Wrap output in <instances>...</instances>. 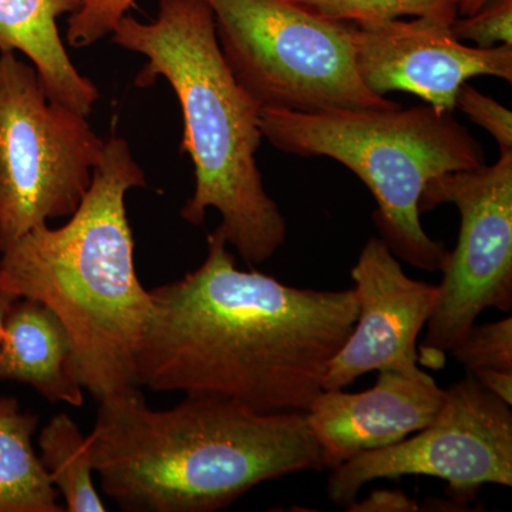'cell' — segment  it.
<instances>
[{"instance_id":"obj_1","label":"cell","mask_w":512,"mask_h":512,"mask_svg":"<svg viewBox=\"0 0 512 512\" xmlns=\"http://www.w3.org/2000/svg\"><path fill=\"white\" fill-rule=\"evenodd\" d=\"M195 271L150 289L138 387L306 413L357 319L355 291H320L241 271L220 229Z\"/></svg>"},{"instance_id":"obj_2","label":"cell","mask_w":512,"mask_h":512,"mask_svg":"<svg viewBox=\"0 0 512 512\" xmlns=\"http://www.w3.org/2000/svg\"><path fill=\"white\" fill-rule=\"evenodd\" d=\"M99 403L94 471L124 511H220L258 485L325 468L306 413H259L210 396L154 410L140 387Z\"/></svg>"},{"instance_id":"obj_3","label":"cell","mask_w":512,"mask_h":512,"mask_svg":"<svg viewBox=\"0 0 512 512\" xmlns=\"http://www.w3.org/2000/svg\"><path fill=\"white\" fill-rule=\"evenodd\" d=\"M146 185L127 141L110 138L70 220L33 228L0 252V285L45 303L62 320L80 383L99 402L138 387L151 295L136 274L126 195Z\"/></svg>"},{"instance_id":"obj_4","label":"cell","mask_w":512,"mask_h":512,"mask_svg":"<svg viewBox=\"0 0 512 512\" xmlns=\"http://www.w3.org/2000/svg\"><path fill=\"white\" fill-rule=\"evenodd\" d=\"M113 42L147 59L136 84L163 77L180 101L181 151L191 157L195 190L181 217L202 225L208 210L218 229L248 265L271 259L286 241L281 208L266 192L256 153L261 147V106L239 84L222 55L212 10L204 0H160L156 19L127 15Z\"/></svg>"},{"instance_id":"obj_5","label":"cell","mask_w":512,"mask_h":512,"mask_svg":"<svg viewBox=\"0 0 512 512\" xmlns=\"http://www.w3.org/2000/svg\"><path fill=\"white\" fill-rule=\"evenodd\" d=\"M261 130L284 153L349 168L375 197L373 218L390 251L421 271H441L447 249L421 227V194L441 174L485 164L483 147L453 111L429 104L315 113L265 107Z\"/></svg>"},{"instance_id":"obj_6","label":"cell","mask_w":512,"mask_h":512,"mask_svg":"<svg viewBox=\"0 0 512 512\" xmlns=\"http://www.w3.org/2000/svg\"><path fill=\"white\" fill-rule=\"evenodd\" d=\"M222 55L261 109L394 110L357 72L355 23L319 18L289 0H204Z\"/></svg>"},{"instance_id":"obj_7","label":"cell","mask_w":512,"mask_h":512,"mask_svg":"<svg viewBox=\"0 0 512 512\" xmlns=\"http://www.w3.org/2000/svg\"><path fill=\"white\" fill-rule=\"evenodd\" d=\"M106 141L47 94L35 67L0 52V252L82 204Z\"/></svg>"},{"instance_id":"obj_8","label":"cell","mask_w":512,"mask_h":512,"mask_svg":"<svg viewBox=\"0 0 512 512\" xmlns=\"http://www.w3.org/2000/svg\"><path fill=\"white\" fill-rule=\"evenodd\" d=\"M456 205L460 234L441 266L439 299L427 323L420 360L444 362L488 308H512V151L497 163L441 174L427 183L420 214Z\"/></svg>"},{"instance_id":"obj_9","label":"cell","mask_w":512,"mask_h":512,"mask_svg":"<svg viewBox=\"0 0 512 512\" xmlns=\"http://www.w3.org/2000/svg\"><path fill=\"white\" fill-rule=\"evenodd\" d=\"M332 470L329 498L346 510L366 484L404 476L440 478L457 503H470L484 485H512L511 404L467 373L446 390L443 409L426 429Z\"/></svg>"},{"instance_id":"obj_10","label":"cell","mask_w":512,"mask_h":512,"mask_svg":"<svg viewBox=\"0 0 512 512\" xmlns=\"http://www.w3.org/2000/svg\"><path fill=\"white\" fill-rule=\"evenodd\" d=\"M451 23L433 18L359 23L353 46L360 79L372 92H404L440 111H454L468 79L493 76L512 82V46H467Z\"/></svg>"},{"instance_id":"obj_11","label":"cell","mask_w":512,"mask_h":512,"mask_svg":"<svg viewBox=\"0 0 512 512\" xmlns=\"http://www.w3.org/2000/svg\"><path fill=\"white\" fill-rule=\"evenodd\" d=\"M355 328L330 360L323 390L345 389L380 370L420 373L417 339L436 308L439 286L410 278L382 238L366 242L352 271Z\"/></svg>"},{"instance_id":"obj_12","label":"cell","mask_w":512,"mask_h":512,"mask_svg":"<svg viewBox=\"0 0 512 512\" xmlns=\"http://www.w3.org/2000/svg\"><path fill=\"white\" fill-rule=\"evenodd\" d=\"M446 400L429 373L380 370L373 389L346 393L323 390L306 412L323 466L335 468L366 451L400 443L426 429Z\"/></svg>"},{"instance_id":"obj_13","label":"cell","mask_w":512,"mask_h":512,"mask_svg":"<svg viewBox=\"0 0 512 512\" xmlns=\"http://www.w3.org/2000/svg\"><path fill=\"white\" fill-rule=\"evenodd\" d=\"M0 380L28 384L50 403L83 406L72 339L45 303L19 298L10 306L0 340Z\"/></svg>"},{"instance_id":"obj_14","label":"cell","mask_w":512,"mask_h":512,"mask_svg":"<svg viewBox=\"0 0 512 512\" xmlns=\"http://www.w3.org/2000/svg\"><path fill=\"white\" fill-rule=\"evenodd\" d=\"M79 6L80 0H0V52L28 57L47 94L87 117L99 89L76 69L57 28V20Z\"/></svg>"},{"instance_id":"obj_15","label":"cell","mask_w":512,"mask_h":512,"mask_svg":"<svg viewBox=\"0 0 512 512\" xmlns=\"http://www.w3.org/2000/svg\"><path fill=\"white\" fill-rule=\"evenodd\" d=\"M37 424L18 400L0 397V512L64 511L33 448Z\"/></svg>"},{"instance_id":"obj_16","label":"cell","mask_w":512,"mask_h":512,"mask_svg":"<svg viewBox=\"0 0 512 512\" xmlns=\"http://www.w3.org/2000/svg\"><path fill=\"white\" fill-rule=\"evenodd\" d=\"M40 461L63 498L64 511L104 512L106 504L94 485L90 437L84 436L69 414L53 417L37 437Z\"/></svg>"},{"instance_id":"obj_17","label":"cell","mask_w":512,"mask_h":512,"mask_svg":"<svg viewBox=\"0 0 512 512\" xmlns=\"http://www.w3.org/2000/svg\"><path fill=\"white\" fill-rule=\"evenodd\" d=\"M319 18L349 23L394 20L403 16L453 22L458 0H289Z\"/></svg>"},{"instance_id":"obj_18","label":"cell","mask_w":512,"mask_h":512,"mask_svg":"<svg viewBox=\"0 0 512 512\" xmlns=\"http://www.w3.org/2000/svg\"><path fill=\"white\" fill-rule=\"evenodd\" d=\"M467 373L480 369L512 372V319L474 325L450 350Z\"/></svg>"},{"instance_id":"obj_19","label":"cell","mask_w":512,"mask_h":512,"mask_svg":"<svg viewBox=\"0 0 512 512\" xmlns=\"http://www.w3.org/2000/svg\"><path fill=\"white\" fill-rule=\"evenodd\" d=\"M136 0H80L79 9L67 19V42L84 49L111 35Z\"/></svg>"},{"instance_id":"obj_20","label":"cell","mask_w":512,"mask_h":512,"mask_svg":"<svg viewBox=\"0 0 512 512\" xmlns=\"http://www.w3.org/2000/svg\"><path fill=\"white\" fill-rule=\"evenodd\" d=\"M451 32L460 42L470 40L481 49L512 46V0H488L474 15L457 16Z\"/></svg>"},{"instance_id":"obj_21","label":"cell","mask_w":512,"mask_h":512,"mask_svg":"<svg viewBox=\"0 0 512 512\" xmlns=\"http://www.w3.org/2000/svg\"><path fill=\"white\" fill-rule=\"evenodd\" d=\"M456 109L488 131L501 151H512V114L507 107L464 83L457 93Z\"/></svg>"},{"instance_id":"obj_22","label":"cell","mask_w":512,"mask_h":512,"mask_svg":"<svg viewBox=\"0 0 512 512\" xmlns=\"http://www.w3.org/2000/svg\"><path fill=\"white\" fill-rule=\"evenodd\" d=\"M419 510L416 501L400 491H375L363 503L350 505L348 511H416Z\"/></svg>"},{"instance_id":"obj_23","label":"cell","mask_w":512,"mask_h":512,"mask_svg":"<svg viewBox=\"0 0 512 512\" xmlns=\"http://www.w3.org/2000/svg\"><path fill=\"white\" fill-rule=\"evenodd\" d=\"M478 383L498 399L512 406V372L498 369H480L470 373Z\"/></svg>"},{"instance_id":"obj_24","label":"cell","mask_w":512,"mask_h":512,"mask_svg":"<svg viewBox=\"0 0 512 512\" xmlns=\"http://www.w3.org/2000/svg\"><path fill=\"white\" fill-rule=\"evenodd\" d=\"M19 296L9 292L8 289L0 285V340H2L3 323H5L6 315H8L10 306L18 301Z\"/></svg>"},{"instance_id":"obj_25","label":"cell","mask_w":512,"mask_h":512,"mask_svg":"<svg viewBox=\"0 0 512 512\" xmlns=\"http://www.w3.org/2000/svg\"><path fill=\"white\" fill-rule=\"evenodd\" d=\"M488 0H458L457 13L458 16H471L483 8Z\"/></svg>"}]
</instances>
